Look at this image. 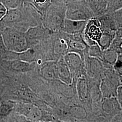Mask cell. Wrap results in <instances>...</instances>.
I'll use <instances>...</instances> for the list:
<instances>
[{
    "instance_id": "cell-1",
    "label": "cell",
    "mask_w": 122,
    "mask_h": 122,
    "mask_svg": "<svg viewBox=\"0 0 122 122\" xmlns=\"http://www.w3.org/2000/svg\"><path fill=\"white\" fill-rule=\"evenodd\" d=\"M43 15L29 2H25L16 8L7 9L6 13L0 21V26L13 28L25 32L30 28L42 24Z\"/></svg>"
},
{
    "instance_id": "cell-2",
    "label": "cell",
    "mask_w": 122,
    "mask_h": 122,
    "mask_svg": "<svg viewBox=\"0 0 122 122\" xmlns=\"http://www.w3.org/2000/svg\"><path fill=\"white\" fill-rule=\"evenodd\" d=\"M13 111L33 121L47 122L56 119L50 109H45L30 103L15 101Z\"/></svg>"
},
{
    "instance_id": "cell-3",
    "label": "cell",
    "mask_w": 122,
    "mask_h": 122,
    "mask_svg": "<svg viewBox=\"0 0 122 122\" xmlns=\"http://www.w3.org/2000/svg\"><path fill=\"white\" fill-rule=\"evenodd\" d=\"M66 5H50L43 18L42 24L52 32L61 31L66 18Z\"/></svg>"
},
{
    "instance_id": "cell-4",
    "label": "cell",
    "mask_w": 122,
    "mask_h": 122,
    "mask_svg": "<svg viewBox=\"0 0 122 122\" xmlns=\"http://www.w3.org/2000/svg\"><path fill=\"white\" fill-rule=\"evenodd\" d=\"M2 35L5 46L9 51L21 52L30 48L25 32L7 27L2 29Z\"/></svg>"
},
{
    "instance_id": "cell-5",
    "label": "cell",
    "mask_w": 122,
    "mask_h": 122,
    "mask_svg": "<svg viewBox=\"0 0 122 122\" xmlns=\"http://www.w3.org/2000/svg\"><path fill=\"white\" fill-rule=\"evenodd\" d=\"M94 17L95 15L83 0L71 1L66 5V19L88 21Z\"/></svg>"
},
{
    "instance_id": "cell-6",
    "label": "cell",
    "mask_w": 122,
    "mask_h": 122,
    "mask_svg": "<svg viewBox=\"0 0 122 122\" xmlns=\"http://www.w3.org/2000/svg\"><path fill=\"white\" fill-rule=\"evenodd\" d=\"M0 65L5 73L12 75H21L32 72L37 65L35 62L31 63L19 59H0Z\"/></svg>"
},
{
    "instance_id": "cell-7",
    "label": "cell",
    "mask_w": 122,
    "mask_h": 122,
    "mask_svg": "<svg viewBox=\"0 0 122 122\" xmlns=\"http://www.w3.org/2000/svg\"><path fill=\"white\" fill-rule=\"evenodd\" d=\"M76 87L79 101L92 116L90 86L86 75L77 79Z\"/></svg>"
},
{
    "instance_id": "cell-8",
    "label": "cell",
    "mask_w": 122,
    "mask_h": 122,
    "mask_svg": "<svg viewBox=\"0 0 122 122\" xmlns=\"http://www.w3.org/2000/svg\"><path fill=\"white\" fill-rule=\"evenodd\" d=\"M102 35V32L98 19L94 17L88 20L82 33L83 39L87 45L91 46L98 44Z\"/></svg>"
},
{
    "instance_id": "cell-9",
    "label": "cell",
    "mask_w": 122,
    "mask_h": 122,
    "mask_svg": "<svg viewBox=\"0 0 122 122\" xmlns=\"http://www.w3.org/2000/svg\"><path fill=\"white\" fill-rule=\"evenodd\" d=\"M64 59L68 66L74 79L86 75L84 61L79 54L75 52H68L64 56Z\"/></svg>"
},
{
    "instance_id": "cell-10",
    "label": "cell",
    "mask_w": 122,
    "mask_h": 122,
    "mask_svg": "<svg viewBox=\"0 0 122 122\" xmlns=\"http://www.w3.org/2000/svg\"><path fill=\"white\" fill-rule=\"evenodd\" d=\"M66 38L68 45V52L76 53L83 60L85 56L89 55L90 46L85 41L82 34L75 35L66 34Z\"/></svg>"
},
{
    "instance_id": "cell-11",
    "label": "cell",
    "mask_w": 122,
    "mask_h": 122,
    "mask_svg": "<svg viewBox=\"0 0 122 122\" xmlns=\"http://www.w3.org/2000/svg\"><path fill=\"white\" fill-rule=\"evenodd\" d=\"M36 73L44 81L51 83L58 80L56 61H48L37 65Z\"/></svg>"
},
{
    "instance_id": "cell-12",
    "label": "cell",
    "mask_w": 122,
    "mask_h": 122,
    "mask_svg": "<svg viewBox=\"0 0 122 122\" xmlns=\"http://www.w3.org/2000/svg\"><path fill=\"white\" fill-rule=\"evenodd\" d=\"M53 33L41 24L29 29L25 32L30 48L40 44Z\"/></svg>"
},
{
    "instance_id": "cell-13",
    "label": "cell",
    "mask_w": 122,
    "mask_h": 122,
    "mask_svg": "<svg viewBox=\"0 0 122 122\" xmlns=\"http://www.w3.org/2000/svg\"><path fill=\"white\" fill-rule=\"evenodd\" d=\"M85 69L87 76L90 78L101 80L104 66L102 62L98 59L89 55L84 58Z\"/></svg>"
},
{
    "instance_id": "cell-14",
    "label": "cell",
    "mask_w": 122,
    "mask_h": 122,
    "mask_svg": "<svg viewBox=\"0 0 122 122\" xmlns=\"http://www.w3.org/2000/svg\"><path fill=\"white\" fill-rule=\"evenodd\" d=\"M52 45L54 52L58 59L68 53L66 34L62 31L53 32Z\"/></svg>"
},
{
    "instance_id": "cell-15",
    "label": "cell",
    "mask_w": 122,
    "mask_h": 122,
    "mask_svg": "<svg viewBox=\"0 0 122 122\" xmlns=\"http://www.w3.org/2000/svg\"><path fill=\"white\" fill-rule=\"evenodd\" d=\"M102 115L110 119L121 113L122 108L116 97L103 98L101 102Z\"/></svg>"
},
{
    "instance_id": "cell-16",
    "label": "cell",
    "mask_w": 122,
    "mask_h": 122,
    "mask_svg": "<svg viewBox=\"0 0 122 122\" xmlns=\"http://www.w3.org/2000/svg\"><path fill=\"white\" fill-rule=\"evenodd\" d=\"M119 86L120 85L118 81L102 77L100 87L103 98L116 97Z\"/></svg>"
},
{
    "instance_id": "cell-17",
    "label": "cell",
    "mask_w": 122,
    "mask_h": 122,
    "mask_svg": "<svg viewBox=\"0 0 122 122\" xmlns=\"http://www.w3.org/2000/svg\"><path fill=\"white\" fill-rule=\"evenodd\" d=\"M57 72L60 81L67 85H71L73 81V78L70 69L66 64L64 57H60L56 61Z\"/></svg>"
},
{
    "instance_id": "cell-18",
    "label": "cell",
    "mask_w": 122,
    "mask_h": 122,
    "mask_svg": "<svg viewBox=\"0 0 122 122\" xmlns=\"http://www.w3.org/2000/svg\"><path fill=\"white\" fill-rule=\"evenodd\" d=\"M87 22V21L76 20L66 18L61 31L70 35L82 34Z\"/></svg>"
},
{
    "instance_id": "cell-19",
    "label": "cell",
    "mask_w": 122,
    "mask_h": 122,
    "mask_svg": "<svg viewBox=\"0 0 122 122\" xmlns=\"http://www.w3.org/2000/svg\"><path fill=\"white\" fill-rule=\"evenodd\" d=\"M98 17L106 13L108 0H83Z\"/></svg>"
},
{
    "instance_id": "cell-20",
    "label": "cell",
    "mask_w": 122,
    "mask_h": 122,
    "mask_svg": "<svg viewBox=\"0 0 122 122\" xmlns=\"http://www.w3.org/2000/svg\"><path fill=\"white\" fill-rule=\"evenodd\" d=\"M15 101L2 100L0 102V122H4L14 111Z\"/></svg>"
},
{
    "instance_id": "cell-21",
    "label": "cell",
    "mask_w": 122,
    "mask_h": 122,
    "mask_svg": "<svg viewBox=\"0 0 122 122\" xmlns=\"http://www.w3.org/2000/svg\"><path fill=\"white\" fill-rule=\"evenodd\" d=\"M118 59V53L113 50L108 48L103 50L101 61L105 67H114Z\"/></svg>"
},
{
    "instance_id": "cell-22",
    "label": "cell",
    "mask_w": 122,
    "mask_h": 122,
    "mask_svg": "<svg viewBox=\"0 0 122 122\" xmlns=\"http://www.w3.org/2000/svg\"><path fill=\"white\" fill-rule=\"evenodd\" d=\"M116 32H102V35L98 45L103 51L109 48L116 35Z\"/></svg>"
},
{
    "instance_id": "cell-23",
    "label": "cell",
    "mask_w": 122,
    "mask_h": 122,
    "mask_svg": "<svg viewBox=\"0 0 122 122\" xmlns=\"http://www.w3.org/2000/svg\"><path fill=\"white\" fill-rule=\"evenodd\" d=\"M32 5L43 17L49 6L51 4V0H30L29 2Z\"/></svg>"
},
{
    "instance_id": "cell-24",
    "label": "cell",
    "mask_w": 122,
    "mask_h": 122,
    "mask_svg": "<svg viewBox=\"0 0 122 122\" xmlns=\"http://www.w3.org/2000/svg\"><path fill=\"white\" fill-rule=\"evenodd\" d=\"M4 122H46L36 121L29 120L22 115H19L13 111L9 116L5 119ZM47 122H57V119Z\"/></svg>"
},
{
    "instance_id": "cell-25",
    "label": "cell",
    "mask_w": 122,
    "mask_h": 122,
    "mask_svg": "<svg viewBox=\"0 0 122 122\" xmlns=\"http://www.w3.org/2000/svg\"><path fill=\"white\" fill-rule=\"evenodd\" d=\"M121 8L122 0H108L106 13H113Z\"/></svg>"
},
{
    "instance_id": "cell-26",
    "label": "cell",
    "mask_w": 122,
    "mask_h": 122,
    "mask_svg": "<svg viewBox=\"0 0 122 122\" xmlns=\"http://www.w3.org/2000/svg\"><path fill=\"white\" fill-rule=\"evenodd\" d=\"M10 77L5 73L0 74V102L2 100V97L8 86Z\"/></svg>"
},
{
    "instance_id": "cell-27",
    "label": "cell",
    "mask_w": 122,
    "mask_h": 122,
    "mask_svg": "<svg viewBox=\"0 0 122 122\" xmlns=\"http://www.w3.org/2000/svg\"><path fill=\"white\" fill-rule=\"evenodd\" d=\"M29 0H0L7 9L16 8L21 5L24 2H28Z\"/></svg>"
},
{
    "instance_id": "cell-28",
    "label": "cell",
    "mask_w": 122,
    "mask_h": 122,
    "mask_svg": "<svg viewBox=\"0 0 122 122\" xmlns=\"http://www.w3.org/2000/svg\"><path fill=\"white\" fill-rule=\"evenodd\" d=\"M102 52L103 51L97 44L90 46L89 49V55L90 57L96 58L101 61L102 57Z\"/></svg>"
},
{
    "instance_id": "cell-29",
    "label": "cell",
    "mask_w": 122,
    "mask_h": 122,
    "mask_svg": "<svg viewBox=\"0 0 122 122\" xmlns=\"http://www.w3.org/2000/svg\"><path fill=\"white\" fill-rule=\"evenodd\" d=\"M109 48L114 51L118 54L122 53V40L115 37Z\"/></svg>"
},
{
    "instance_id": "cell-30",
    "label": "cell",
    "mask_w": 122,
    "mask_h": 122,
    "mask_svg": "<svg viewBox=\"0 0 122 122\" xmlns=\"http://www.w3.org/2000/svg\"><path fill=\"white\" fill-rule=\"evenodd\" d=\"M117 29H122V8L111 13Z\"/></svg>"
},
{
    "instance_id": "cell-31",
    "label": "cell",
    "mask_w": 122,
    "mask_h": 122,
    "mask_svg": "<svg viewBox=\"0 0 122 122\" xmlns=\"http://www.w3.org/2000/svg\"><path fill=\"white\" fill-rule=\"evenodd\" d=\"M7 50L4 42L2 33H0V59Z\"/></svg>"
},
{
    "instance_id": "cell-32",
    "label": "cell",
    "mask_w": 122,
    "mask_h": 122,
    "mask_svg": "<svg viewBox=\"0 0 122 122\" xmlns=\"http://www.w3.org/2000/svg\"><path fill=\"white\" fill-rule=\"evenodd\" d=\"M7 9L5 6L4 5L0 2V21L4 17Z\"/></svg>"
},
{
    "instance_id": "cell-33",
    "label": "cell",
    "mask_w": 122,
    "mask_h": 122,
    "mask_svg": "<svg viewBox=\"0 0 122 122\" xmlns=\"http://www.w3.org/2000/svg\"><path fill=\"white\" fill-rule=\"evenodd\" d=\"M116 97L122 109V86H119L118 88Z\"/></svg>"
},
{
    "instance_id": "cell-34",
    "label": "cell",
    "mask_w": 122,
    "mask_h": 122,
    "mask_svg": "<svg viewBox=\"0 0 122 122\" xmlns=\"http://www.w3.org/2000/svg\"><path fill=\"white\" fill-rule=\"evenodd\" d=\"M111 122H122V115L121 113L116 115L112 118Z\"/></svg>"
},
{
    "instance_id": "cell-35",
    "label": "cell",
    "mask_w": 122,
    "mask_h": 122,
    "mask_svg": "<svg viewBox=\"0 0 122 122\" xmlns=\"http://www.w3.org/2000/svg\"><path fill=\"white\" fill-rule=\"evenodd\" d=\"M119 76V79L120 86H122V73H118Z\"/></svg>"
},
{
    "instance_id": "cell-36",
    "label": "cell",
    "mask_w": 122,
    "mask_h": 122,
    "mask_svg": "<svg viewBox=\"0 0 122 122\" xmlns=\"http://www.w3.org/2000/svg\"><path fill=\"white\" fill-rule=\"evenodd\" d=\"M2 73H4V71H3L2 70V68L0 66V74H2Z\"/></svg>"
},
{
    "instance_id": "cell-37",
    "label": "cell",
    "mask_w": 122,
    "mask_h": 122,
    "mask_svg": "<svg viewBox=\"0 0 122 122\" xmlns=\"http://www.w3.org/2000/svg\"><path fill=\"white\" fill-rule=\"evenodd\" d=\"M57 122H70L65 121H62V120H59V119H57Z\"/></svg>"
},
{
    "instance_id": "cell-38",
    "label": "cell",
    "mask_w": 122,
    "mask_h": 122,
    "mask_svg": "<svg viewBox=\"0 0 122 122\" xmlns=\"http://www.w3.org/2000/svg\"><path fill=\"white\" fill-rule=\"evenodd\" d=\"M121 114L122 115V111H121Z\"/></svg>"
}]
</instances>
